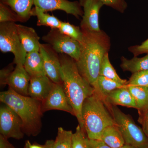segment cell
<instances>
[{
    "label": "cell",
    "instance_id": "29",
    "mask_svg": "<svg viewBox=\"0 0 148 148\" xmlns=\"http://www.w3.org/2000/svg\"><path fill=\"white\" fill-rule=\"evenodd\" d=\"M84 130L78 125L75 133H73L72 140V148H86V138Z\"/></svg>",
    "mask_w": 148,
    "mask_h": 148
},
{
    "label": "cell",
    "instance_id": "25",
    "mask_svg": "<svg viewBox=\"0 0 148 148\" xmlns=\"http://www.w3.org/2000/svg\"><path fill=\"white\" fill-rule=\"evenodd\" d=\"M73 134L71 130L58 127L57 136L53 143V148H72Z\"/></svg>",
    "mask_w": 148,
    "mask_h": 148
},
{
    "label": "cell",
    "instance_id": "19",
    "mask_svg": "<svg viewBox=\"0 0 148 148\" xmlns=\"http://www.w3.org/2000/svg\"><path fill=\"white\" fill-rule=\"evenodd\" d=\"M101 140L111 148H120L125 144L116 125L106 127L102 133Z\"/></svg>",
    "mask_w": 148,
    "mask_h": 148
},
{
    "label": "cell",
    "instance_id": "14",
    "mask_svg": "<svg viewBox=\"0 0 148 148\" xmlns=\"http://www.w3.org/2000/svg\"><path fill=\"white\" fill-rule=\"evenodd\" d=\"M30 78L24 65L16 64L8 79L7 84L18 94L28 96Z\"/></svg>",
    "mask_w": 148,
    "mask_h": 148
},
{
    "label": "cell",
    "instance_id": "26",
    "mask_svg": "<svg viewBox=\"0 0 148 148\" xmlns=\"http://www.w3.org/2000/svg\"><path fill=\"white\" fill-rule=\"evenodd\" d=\"M58 29L62 34L76 40L80 43L82 42L83 34L80 27L75 26L68 22L61 21Z\"/></svg>",
    "mask_w": 148,
    "mask_h": 148
},
{
    "label": "cell",
    "instance_id": "33",
    "mask_svg": "<svg viewBox=\"0 0 148 148\" xmlns=\"http://www.w3.org/2000/svg\"><path fill=\"white\" fill-rule=\"evenodd\" d=\"M139 112L138 121L142 125V129L148 138V107Z\"/></svg>",
    "mask_w": 148,
    "mask_h": 148
},
{
    "label": "cell",
    "instance_id": "18",
    "mask_svg": "<svg viewBox=\"0 0 148 148\" xmlns=\"http://www.w3.org/2000/svg\"><path fill=\"white\" fill-rule=\"evenodd\" d=\"M17 14L21 22L28 21L32 15L34 0H0Z\"/></svg>",
    "mask_w": 148,
    "mask_h": 148
},
{
    "label": "cell",
    "instance_id": "15",
    "mask_svg": "<svg viewBox=\"0 0 148 148\" xmlns=\"http://www.w3.org/2000/svg\"><path fill=\"white\" fill-rule=\"evenodd\" d=\"M19 38L24 50L27 52L40 51V37L32 27L16 24Z\"/></svg>",
    "mask_w": 148,
    "mask_h": 148
},
{
    "label": "cell",
    "instance_id": "10",
    "mask_svg": "<svg viewBox=\"0 0 148 148\" xmlns=\"http://www.w3.org/2000/svg\"><path fill=\"white\" fill-rule=\"evenodd\" d=\"M80 4L84 8L82 19L80 28L92 32H100L99 14L104 5L99 0H80Z\"/></svg>",
    "mask_w": 148,
    "mask_h": 148
},
{
    "label": "cell",
    "instance_id": "36",
    "mask_svg": "<svg viewBox=\"0 0 148 148\" xmlns=\"http://www.w3.org/2000/svg\"><path fill=\"white\" fill-rule=\"evenodd\" d=\"M25 148H45L44 145L41 146L40 145H34L32 144L29 140H27L25 143Z\"/></svg>",
    "mask_w": 148,
    "mask_h": 148
},
{
    "label": "cell",
    "instance_id": "30",
    "mask_svg": "<svg viewBox=\"0 0 148 148\" xmlns=\"http://www.w3.org/2000/svg\"><path fill=\"white\" fill-rule=\"evenodd\" d=\"M103 4L110 7L118 11L121 13H123L127 8V3L124 0H99Z\"/></svg>",
    "mask_w": 148,
    "mask_h": 148
},
{
    "label": "cell",
    "instance_id": "9",
    "mask_svg": "<svg viewBox=\"0 0 148 148\" xmlns=\"http://www.w3.org/2000/svg\"><path fill=\"white\" fill-rule=\"evenodd\" d=\"M39 51L43 60L46 75L54 83H62L59 54L47 43L41 44Z\"/></svg>",
    "mask_w": 148,
    "mask_h": 148
},
{
    "label": "cell",
    "instance_id": "5",
    "mask_svg": "<svg viewBox=\"0 0 148 148\" xmlns=\"http://www.w3.org/2000/svg\"><path fill=\"white\" fill-rule=\"evenodd\" d=\"M106 105L121 132L125 144L136 148H148L147 137L131 116L124 113L116 106Z\"/></svg>",
    "mask_w": 148,
    "mask_h": 148
},
{
    "label": "cell",
    "instance_id": "4",
    "mask_svg": "<svg viewBox=\"0 0 148 148\" xmlns=\"http://www.w3.org/2000/svg\"><path fill=\"white\" fill-rule=\"evenodd\" d=\"M82 116L84 130L89 139L101 140L104 130L116 125L105 101L95 91L84 102Z\"/></svg>",
    "mask_w": 148,
    "mask_h": 148
},
{
    "label": "cell",
    "instance_id": "3",
    "mask_svg": "<svg viewBox=\"0 0 148 148\" xmlns=\"http://www.w3.org/2000/svg\"><path fill=\"white\" fill-rule=\"evenodd\" d=\"M0 101L20 118L24 133L33 136L38 134L41 127L42 102L18 94L9 87L7 90L1 92Z\"/></svg>",
    "mask_w": 148,
    "mask_h": 148
},
{
    "label": "cell",
    "instance_id": "23",
    "mask_svg": "<svg viewBox=\"0 0 148 148\" xmlns=\"http://www.w3.org/2000/svg\"><path fill=\"white\" fill-rule=\"evenodd\" d=\"M135 100L138 111L148 107V87L137 86H127Z\"/></svg>",
    "mask_w": 148,
    "mask_h": 148
},
{
    "label": "cell",
    "instance_id": "17",
    "mask_svg": "<svg viewBox=\"0 0 148 148\" xmlns=\"http://www.w3.org/2000/svg\"><path fill=\"white\" fill-rule=\"evenodd\" d=\"M24 66L30 77L46 75L43 60L39 51L27 53Z\"/></svg>",
    "mask_w": 148,
    "mask_h": 148
},
{
    "label": "cell",
    "instance_id": "22",
    "mask_svg": "<svg viewBox=\"0 0 148 148\" xmlns=\"http://www.w3.org/2000/svg\"><path fill=\"white\" fill-rule=\"evenodd\" d=\"M125 86L100 75L97 80V88L94 90L105 101L106 97L111 92Z\"/></svg>",
    "mask_w": 148,
    "mask_h": 148
},
{
    "label": "cell",
    "instance_id": "7",
    "mask_svg": "<svg viewBox=\"0 0 148 148\" xmlns=\"http://www.w3.org/2000/svg\"><path fill=\"white\" fill-rule=\"evenodd\" d=\"M42 40L58 54L69 56L75 61L79 58L81 44L76 40L62 34L58 29H52Z\"/></svg>",
    "mask_w": 148,
    "mask_h": 148
},
{
    "label": "cell",
    "instance_id": "1",
    "mask_svg": "<svg viewBox=\"0 0 148 148\" xmlns=\"http://www.w3.org/2000/svg\"><path fill=\"white\" fill-rule=\"evenodd\" d=\"M81 30L83 37L79 58L76 63L80 73L95 90L103 58L110 49V39L102 30Z\"/></svg>",
    "mask_w": 148,
    "mask_h": 148
},
{
    "label": "cell",
    "instance_id": "27",
    "mask_svg": "<svg viewBox=\"0 0 148 148\" xmlns=\"http://www.w3.org/2000/svg\"><path fill=\"white\" fill-rule=\"evenodd\" d=\"M20 21L17 14L8 6L0 3V23Z\"/></svg>",
    "mask_w": 148,
    "mask_h": 148
},
{
    "label": "cell",
    "instance_id": "2",
    "mask_svg": "<svg viewBox=\"0 0 148 148\" xmlns=\"http://www.w3.org/2000/svg\"><path fill=\"white\" fill-rule=\"evenodd\" d=\"M59 55L64 90L79 125L84 130L82 116L83 104L85 99L92 95L95 90L80 73L74 59L66 54Z\"/></svg>",
    "mask_w": 148,
    "mask_h": 148
},
{
    "label": "cell",
    "instance_id": "38",
    "mask_svg": "<svg viewBox=\"0 0 148 148\" xmlns=\"http://www.w3.org/2000/svg\"><path fill=\"white\" fill-rule=\"evenodd\" d=\"M120 148H136L133 146L130 145H127V144H125L124 145L122 146Z\"/></svg>",
    "mask_w": 148,
    "mask_h": 148
},
{
    "label": "cell",
    "instance_id": "24",
    "mask_svg": "<svg viewBox=\"0 0 148 148\" xmlns=\"http://www.w3.org/2000/svg\"><path fill=\"white\" fill-rule=\"evenodd\" d=\"M100 75L123 85H127V84L128 81L120 77L111 64L109 59L108 53H106L103 58L100 69Z\"/></svg>",
    "mask_w": 148,
    "mask_h": 148
},
{
    "label": "cell",
    "instance_id": "12",
    "mask_svg": "<svg viewBox=\"0 0 148 148\" xmlns=\"http://www.w3.org/2000/svg\"><path fill=\"white\" fill-rule=\"evenodd\" d=\"M34 5L45 12L62 10L77 18L83 15L81 5L78 1H70L68 0H34Z\"/></svg>",
    "mask_w": 148,
    "mask_h": 148
},
{
    "label": "cell",
    "instance_id": "32",
    "mask_svg": "<svg viewBox=\"0 0 148 148\" xmlns=\"http://www.w3.org/2000/svg\"><path fill=\"white\" fill-rule=\"evenodd\" d=\"M13 63H12L1 70L0 71V83L1 85L3 86L7 84L8 81L10 77L11 74L14 70Z\"/></svg>",
    "mask_w": 148,
    "mask_h": 148
},
{
    "label": "cell",
    "instance_id": "21",
    "mask_svg": "<svg viewBox=\"0 0 148 148\" xmlns=\"http://www.w3.org/2000/svg\"><path fill=\"white\" fill-rule=\"evenodd\" d=\"M32 16H36L37 25L38 26H45L52 29H58L61 24V21L53 15H50L46 12L35 6L32 9Z\"/></svg>",
    "mask_w": 148,
    "mask_h": 148
},
{
    "label": "cell",
    "instance_id": "37",
    "mask_svg": "<svg viewBox=\"0 0 148 148\" xmlns=\"http://www.w3.org/2000/svg\"><path fill=\"white\" fill-rule=\"evenodd\" d=\"M53 143H54V140H47L45 144V148H53Z\"/></svg>",
    "mask_w": 148,
    "mask_h": 148
},
{
    "label": "cell",
    "instance_id": "28",
    "mask_svg": "<svg viewBox=\"0 0 148 148\" xmlns=\"http://www.w3.org/2000/svg\"><path fill=\"white\" fill-rule=\"evenodd\" d=\"M127 86H137L148 87V70L132 73L127 82Z\"/></svg>",
    "mask_w": 148,
    "mask_h": 148
},
{
    "label": "cell",
    "instance_id": "31",
    "mask_svg": "<svg viewBox=\"0 0 148 148\" xmlns=\"http://www.w3.org/2000/svg\"><path fill=\"white\" fill-rule=\"evenodd\" d=\"M128 50L134 56H137L143 53H148V39L140 45L130 47L128 48Z\"/></svg>",
    "mask_w": 148,
    "mask_h": 148
},
{
    "label": "cell",
    "instance_id": "6",
    "mask_svg": "<svg viewBox=\"0 0 148 148\" xmlns=\"http://www.w3.org/2000/svg\"><path fill=\"white\" fill-rule=\"evenodd\" d=\"M0 50L13 53L15 65H24L27 53L21 44L15 22L0 23Z\"/></svg>",
    "mask_w": 148,
    "mask_h": 148
},
{
    "label": "cell",
    "instance_id": "8",
    "mask_svg": "<svg viewBox=\"0 0 148 148\" xmlns=\"http://www.w3.org/2000/svg\"><path fill=\"white\" fill-rule=\"evenodd\" d=\"M22 121L8 106L4 104L0 108V131L1 135L8 139L20 140L24 137Z\"/></svg>",
    "mask_w": 148,
    "mask_h": 148
},
{
    "label": "cell",
    "instance_id": "35",
    "mask_svg": "<svg viewBox=\"0 0 148 148\" xmlns=\"http://www.w3.org/2000/svg\"><path fill=\"white\" fill-rule=\"evenodd\" d=\"M2 135H0V148H16Z\"/></svg>",
    "mask_w": 148,
    "mask_h": 148
},
{
    "label": "cell",
    "instance_id": "34",
    "mask_svg": "<svg viewBox=\"0 0 148 148\" xmlns=\"http://www.w3.org/2000/svg\"><path fill=\"white\" fill-rule=\"evenodd\" d=\"M86 148H111L102 140L86 138Z\"/></svg>",
    "mask_w": 148,
    "mask_h": 148
},
{
    "label": "cell",
    "instance_id": "20",
    "mask_svg": "<svg viewBox=\"0 0 148 148\" xmlns=\"http://www.w3.org/2000/svg\"><path fill=\"white\" fill-rule=\"evenodd\" d=\"M120 67L123 71H129L132 73L148 70V53L141 58L134 56L131 59H127L124 56L121 58Z\"/></svg>",
    "mask_w": 148,
    "mask_h": 148
},
{
    "label": "cell",
    "instance_id": "16",
    "mask_svg": "<svg viewBox=\"0 0 148 148\" xmlns=\"http://www.w3.org/2000/svg\"><path fill=\"white\" fill-rule=\"evenodd\" d=\"M106 104L137 109V106L127 85L111 92L105 100Z\"/></svg>",
    "mask_w": 148,
    "mask_h": 148
},
{
    "label": "cell",
    "instance_id": "13",
    "mask_svg": "<svg viewBox=\"0 0 148 148\" xmlns=\"http://www.w3.org/2000/svg\"><path fill=\"white\" fill-rule=\"evenodd\" d=\"M55 83L47 75L31 77L29 87L30 97L44 102L53 89Z\"/></svg>",
    "mask_w": 148,
    "mask_h": 148
},
{
    "label": "cell",
    "instance_id": "11",
    "mask_svg": "<svg viewBox=\"0 0 148 148\" xmlns=\"http://www.w3.org/2000/svg\"><path fill=\"white\" fill-rule=\"evenodd\" d=\"M42 108L43 112L50 110H58L75 116L73 109L66 96L63 83H55L49 95L42 102Z\"/></svg>",
    "mask_w": 148,
    "mask_h": 148
}]
</instances>
